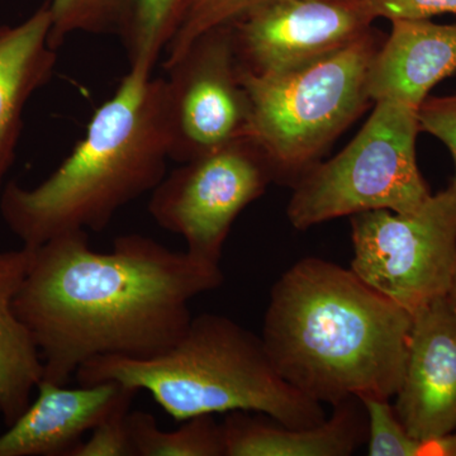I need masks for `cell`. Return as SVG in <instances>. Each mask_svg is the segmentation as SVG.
<instances>
[{"label":"cell","mask_w":456,"mask_h":456,"mask_svg":"<svg viewBox=\"0 0 456 456\" xmlns=\"http://www.w3.org/2000/svg\"><path fill=\"white\" fill-rule=\"evenodd\" d=\"M221 266L152 237H117L110 253L88 231L57 235L38 248L14 298L44 362L42 380L65 386L99 356L149 359L170 349L191 321L189 303L224 283Z\"/></svg>","instance_id":"obj_1"},{"label":"cell","mask_w":456,"mask_h":456,"mask_svg":"<svg viewBox=\"0 0 456 456\" xmlns=\"http://www.w3.org/2000/svg\"><path fill=\"white\" fill-rule=\"evenodd\" d=\"M413 316L351 269L305 257L270 293L261 340L278 373L318 403L397 395Z\"/></svg>","instance_id":"obj_2"},{"label":"cell","mask_w":456,"mask_h":456,"mask_svg":"<svg viewBox=\"0 0 456 456\" xmlns=\"http://www.w3.org/2000/svg\"><path fill=\"white\" fill-rule=\"evenodd\" d=\"M167 160L164 77L130 68L49 178L33 188L5 184L0 215L29 248L70 231L101 232L119 209L158 187Z\"/></svg>","instance_id":"obj_3"},{"label":"cell","mask_w":456,"mask_h":456,"mask_svg":"<svg viewBox=\"0 0 456 456\" xmlns=\"http://www.w3.org/2000/svg\"><path fill=\"white\" fill-rule=\"evenodd\" d=\"M75 377L79 386L113 382L149 392L179 422L236 411L263 413L293 428L327 419L322 404L278 373L259 336L218 314L191 318L184 335L160 355L99 356Z\"/></svg>","instance_id":"obj_4"},{"label":"cell","mask_w":456,"mask_h":456,"mask_svg":"<svg viewBox=\"0 0 456 456\" xmlns=\"http://www.w3.org/2000/svg\"><path fill=\"white\" fill-rule=\"evenodd\" d=\"M382 41L370 29L349 46L277 75L244 73L250 139L274 182L293 185L369 104L368 70Z\"/></svg>","instance_id":"obj_5"},{"label":"cell","mask_w":456,"mask_h":456,"mask_svg":"<svg viewBox=\"0 0 456 456\" xmlns=\"http://www.w3.org/2000/svg\"><path fill=\"white\" fill-rule=\"evenodd\" d=\"M374 104L349 145L293 185L287 216L297 230L377 209L411 213L431 197L417 164V110L391 101Z\"/></svg>","instance_id":"obj_6"},{"label":"cell","mask_w":456,"mask_h":456,"mask_svg":"<svg viewBox=\"0 0 456 456\" xmlns=\"http://www.w3.org/2000/svg\"><path fill=\"white\" fill-rule=\"evenodd\" d=\"M350 269L408 314L448 293L456 264V182L419 209L351 216Z\"/></svg>","instance_id":"obj_7"},{"label":"cell","mask_w":456,"mask_h":456,"mask_svg":"<svg viewBox=\"0 0 456 456\" xmlns=\"http://www.w3.org/2000/svg\"><path fill=\"white\" fill-rule=\"evenodd\" d=\"M272 182L265 155L246 137L180 163L151 191L149 213L184 239L189 255L220 265L233 222Z\"/></svg>","instance_id":"obj_8"},{"label":"cell","mask_w":456,"mask_h":456,"mask_svg":"<svg viewBox=\"0 0 456 456\" xmlns=\"http://www.w3.org/2000/svg\"><path fill=\"white\" fill-rule=\"evenodd\" d=\"M164 70L170 160L185 163L250 137V99L231 26L203 33Z\"/></svg>","instance_id":"obj_9"},{"label":"cell","mask_w":456,"mask_h":456,"mask_svg":"<svg viewBox=\"0 0 456 456\" xmlns=\"http://www.w3.org/2000/svg\"><path fill=\"white\" fill-rule=\"evenodd\" d=\"M374 20L362 0H281L230 26L241 70L266 77L349 46Z\"/></svg>","instance_id":"obj_10"},{"label":"cell","mask_w":456,"mask_h":456,"mask_svg":"<svg viewBox=\"0 0 456 456\" xmlns=\"http://www.w3.org/2000/svg\"><path fill=\"white\" fill-rule=\"evenodd\" d=\"M395 410L413 439L456 430V316L444 298L413 316Z\"/></svg>","instance_id":"obj_11"},{"label":"cell","mask_w":456,"mask_h":456,"mask_svg":"<svg viewBox=\"0 0 456 456\" xmlns=\"http://www.w3.org/2000/svg\"><path fill=\"white\" fill-rule=\"evenodd\" d=\"M38 395L0 435V456H70L86 432L127 395L139 393L108 382L65 388L41 380Z\"/></svg>","instance_id":"obj_12"},{"label":"cell","mask_w":456,"mask_h":456,"mask_svg":"<svg viewBox=\"0 0 456 456\" xmlns=\"http://www.w3.org/2000/svg\"><path fill=\"white\" fill-rule=\"evenodd\" d=\"M454 73L456 25L393 20L391 33L369 66V98L419 110L431 90Z\"/></svg>","instance_id":"obj_13"},{"label":"cell","mask_w":456,"mask_h":456,"mask_svg":"<svg viewBox=\"0 0 456 456\" xmlns=\"http://www.w3.org/2000/svg\"><path fill=\"white\" fill-rule=\"evenodd\" d=\"M51 25L47 0L23 22L0 26V194L16 160L27 104L56 68Z\"/></svg>","instance_id":"obj_14"},{"label":"cell","mask_w":456,"mask_h":456,"mask_svg":"<svg viewBox=\"0 0 456 456\" xmlns=\"http://www.w3.org/2000/svg\"><path fill=\"white\" fill-rule=\"evenodd\" d=\"M322 424L288 428L244 411L228 413L222 426L224 456H349L368 440V419L359 398L335 404Z\"/></svg>","instance_id":"obj_15"},{"label":"cell","mask_w":456,"mask_h":456,"mask_svg":"<svg viewBox=\"0 0 456 456\" xmlns=\"http://www.w3.org/2000/svg\"><path fill=\"white\" fill-rule=\"evenodd\" d=\"M32 257L26 246L0 253V415L7 428L25 412L44 378L40 351L14 311Z\"/></svg>","instance_id":"obj_16"},{"label":"cell","mask_w":456,"mask_h":456,"mask_svg":"<svg viewBox=\"0 0 456 456\" xmlns=\"http://www.w3.org/2000/svg\"><path fill=\"white\" fill-rule=\"evenodd\" d=\"M127 421L136 456H224L222 426L213 415L189 419L174 431L161 430L142 411L128 413Z\"/></svg>","instance_id":"obj_17"},{"label":"cell","mask_w":456,"mask_h":456,"mask_svg":"<svg viewBox=\"0 0 456 456\" xmlns=\"http://www.w3.org/2000/svg\"><path fill=\"white\" fill-rule=\"evenodd\" d=\"M137 0H50V44L55 50L75 33L127 37Z\"/></svg>","instance_id":"obj_18"},{"label":"cell","mask_w":456,"mask_h":456,"mask_svg":"<svg viewBox=\"0 0 456 456\" xmlns=\"http://www.w3.org/2000/svg\"><path fill=\"white\" fill-rule=\"evenodd\" d=\"M191 0H137L134 22L123 40L130 68L152 73L173 40Z\"/></svg>","instance_id":"obj_19"},{"label":"cell","mask_w":456,"mask_h":456,"mask_svg":"<svg viewBox=\"0 0 456 456\" xmlns=\"http://www.w3.org/2000/svg\"><path fill=\"white\" fill-rule=\"evenodd\" d=\"M281 0H191L178 31L164 51L163 68L179 59L203 33L230 26L255 9Z\"/></svg>","instance_id":"obj_20"},{"label":"cell","mask_w":456,"mask_h":456,"mask_svg":"<svg viewBox=\"0 0 456 456\" xmlns=\"http://www.w3.org/2000/svg\"><path fill=\"white\" fill-rule=\"evenodd\" d=\"M368 419V455L419 456V441L413 439L389 403L378 395L359 397Z\"/></svg>","instance_id":"obj_21"},{"label":"cell","mask_w":456,"mask_h":456,"mask_svg":"<svg viewBox=\"0 0 456 456\" xmlns=\"http://www.w3.org/2000/svg\"><path fill=\"white\" fill-rule=\"evenodd\" d=\"M137 393L127 395L93 428L86 441H82L70 456H136L128 430V413Z\"/></svg>","instance_id":"obj_22"},{"label":"cell","mask_w":456,"mask_h":456,"mask_svg":"<svg viewBox=\"0 0 456 456\" xmlns=\"http://www.w3.org/2000/svg\"><path fill=\"white\" fill-rule=\"evenodd\" d=\"M419 131L441 141L452 154L456 182V92L441 97H428L417 110Z\"/></svg>","instance_id":"obj_23"},{"label":"cell","mask_w":456,"mask_h":456,"mask_svg":"<svg viewBox=\"0 0 456 456\" xmlns=\"http://www.w3.org/2000/svg\"><path fill=\"white\" fill-rule=\"evenodd\" d=\"M377 18L424 20L441 14H456V0H362Z\"/></svg>","instance_id":"obj_24"},{"label":"cell","mask_w":456,"mask_h":456,"mask_svg":"<svg viewBox=\"0 0 456 456\" xmlns=\"http://www.w3.org/2000/svg\"><path fill=\"white\" fill-rule=\"evenodd\" d=\"M419 456H456V430L421 441Z\"/></svg>","instance_id":"obj_25"},{"label":"cell","mask_w":456,"mask_h":456,"mask_svg":"<svg viewBox=\"0 0 456 456\" xmlns=\"http://www.w3.org/2000/svg\"><path fill=\"white\" fill-rule=\"evenodd\" d=\"M445 301L448 303L450 310L456 316V264L454 273H452V281H450L448 293L445 296Z\"/></svg>","instance_id":"obj_26"}]
</instances>
